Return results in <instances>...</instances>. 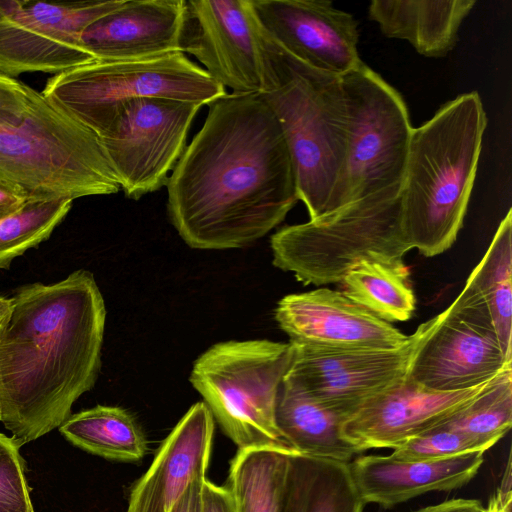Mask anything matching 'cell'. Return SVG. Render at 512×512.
Masks as SVG:
<instances>
[{"instance_id": "6da1fadb", "label": "cell", "mask_w": 512, "mask_h": 512, "mask_svg": "<svg viewBox=\"0 0 512 512\" xmlns=\"http://www.w3.org/2000/svg\"><path fill=\"white\" fill-rule=\"evenodd\" d=\"M166 184L169 219L191 248L248 246L278 226L299 201L281 126L257 94L227 93Z\"/></svg>"}, {"instance_id": "7a4b0ae2", "label": "cell", "mask_w": 512, "mask_h": 512, "mask_svg": "<svg viewBox=\"0 0 512 512\" xmlns=\"http://www.w3.org/2000/svg\"><path fill=\"white\" fill-rule=\"evenodd\" d=\"M10 299L0 330V421L22 446L59 428L94 387L106 308L84 269L22 286Z\"/></svg>"}, {"instance_id": "3957f363", "label": "cell", "mask_w": 512, "mask_h": 512, "mask_svg": "<svg viewBox=\"0 0 512 512\" xmlns=\"http://www.w3.org/2000/svg\"><path fill=\"white\" fill-rule=\"evenodd\" d=\"M487 116L476 91L446 102L413 128L400 188L401 228L410 249L445 252L462 228Z\"/></svg>"}, {"instance_id": "277c9868", "label": "cell", "mask_w": 512, "mask_h": 512, "mask_svg": "<svg viewBox=\"0 0 512 512\" xmlns=\"http://www.w3.org/2000/svg\"><path fill=\"white\" fill-rule=\"evenodd\" d=\"M0 180L37 199L121 190L99 137L38 91L21 124L0 126Z\"/></svg>"}, {"instance_id": "5b68a950", "label": "cell", "mask_w": 512, "mask_h": 512, "mask_svg": "<svg viewBox=\"0 0 512 512\" xmlns=\"http://www.w3.org/2000/svg\"><path fill=\"white\" fill-rule=\"evenodd\" d=\"M401 185L347 203L308 222L285 226L270 244L273 264L304 285L341 283L362 261L403 265Z\"/></svg>"}, {"instance_id": "8992f818", "label": "cell", "mask_w": 512, "mask_h": 512, "mask_svg": "<svg viewBox=\"0 0 512 512\" xmlns=\"http://www.w3.org/2000/svg\"><path fill=\"white\" fill-rule=\"evenodd\" d=\"M279 55L280 83L275 90L260 96L278 119L293 164L298 198L310 219H315L331 211L344 166L345 94L341 76Z\"/></svg>"}, {"instance_id": "52a82bcc", "label": "cell", "mask_w": 512, "mask_h": 512, "mask_svg": "<svg viewBox=\"0 0 512 512\" xmlns=\"http://www.w3.org/2000/svg\"><path fill=\"white\" fill-rule=\"evenodd\" d=\"M292 357L290 341L244 340L217 343L194 362L191 384L238 449H292L276 424L278 393Z\"/></svg>"}, {"instance_id": "ba28073f", "label": "cell", "mask_w": 512, "mask_h": 512, "mask_svg": "<svg viewBox=\"0 0 512 512\" xmlns=\"http://www.w3.org/2000/svg\"><path fill=\"white\" fill-rule=\"evenodd\" d=\"M42 94L98 137L127 102L161 97L209 105L227 94L183 52L128 61H98L55 74Z\"/></svg>"}, {"instance_id": "9c48e42d", "label": "cell", "mask_w": 512, "mask_h": 512, "mask_svg": "<svg viewBox=\"0 0 512 512\" xmlns=\"http://www.w3.org/2000/svg\"><path fill=\"white\" fill-rule=\"evenodd\" d=\"M341 81L347 146L331 211L401 185L413 130L402 96L363 61Z\"/></svg>"}, {"instance_id": "30bf717a", "label": "cell", "mask_w": 512, "mask_h": 512, "mask_svg": "<svg viewBox=\"0 0 512 512\" xmlns=\"http://www.w3.org/2000/svg\"><path fill=\"white\" fill-rule=\"evenodd\" d=\"M181 51L232 93L263 95L280 83L281 57L251 0H185Z\"/></svg>"}, {"instance_id": "8fae6325", "label": "cell", "mask_w": 512, "mask_h": 512, "mask_svg": "<svg viewBox=\"0 0 512 512\" xmlns=\"http://www.w3.org/2000/svg\"><path fill=\"white\" fill-rule=\"evenodd\" d=\"M421 323L395 348H343L291 342L293 357L284 379L298 385L345 419L362 403L404 380L411 364L441 320Z\"/></svg>"}, {"instance_id": "7c38bea8", "label": "cell", "mask_w": 512, "mask_h": 512, "mask_svg": "<svg viewBox=\"0 0 512 512\" xmlns=\"http://www.w3.org/2000/svg\"><path fill=\"white\" fill-rule=\"evenodd\" d=\"M201 107L146 97L131 100L118 110L99 139L127 198L138 200L167 184Z\"/></svg>"}, {"instance_id": "4fadbf2b", "label": "cell", "mask_w": 512, "mask_h": 512, "mask_svg": "<svg viewBox=\"0 0 512 512\" xmlns=\"http://www.w3.org/2000/svg\"><path fill=\"white\" fill-rule=\"evenodd\" d=\"M123 1L0 0V73L55 75L94 61L81 34Z\"/></svg>"}, {"instance_id": "5bb4252c", "label": "cell", "mask_w": 512, "mask_h": 512, "mask_svg": "<svg viewBox=\"0 0 512 512\" xmlns=\"http://www.w3.org/2000/svg\"><path fill=\"white\" fill-rule=\"evenodd\" d=\"M257 19L283 56L343 76L361 62L354 16L330 0H251Z\"/></svg>"}, {"instance_id": "9a60e30c", "label": "cell", "mask_w": 512, "mask_h": 512, "mask_svg": "<svg viewBox=\"0 0 512 512\" xmlns=\"http://www.w3.org/2000/svg\"><path fill=\"white\" fill-rule=\"evenodd\" d=\"M491 380L463 390L435 391L407 376L351 413L343 422V436L359 454L369 449H395L442 425L482 392Z\"/></svg>"}, {"instance_id": "2e32d148", "label": "cell", "mask_w": 512, "mask_h": 512, "mask_svg": "<svg viewBox=\"0 0 512 512\" xmlns=\"http://www.w3.org/2000/svg\"><path fill=\"white\" fill-rule=\"evenodd\" d=\"M441 315L411 364L410 379L431 390L456 391L483 384L512 366L492 329L451 306Z\"/></svg>"}, {"instance_id": "e0dca14e", "label": "cell", "mask_w": 512, "mask_h": 512, "mask_svg": "<svg viewBox=\"0 0 512 512\" xmlns=\"http://www.w3.org/2000/svg\"><path fill=\"white\" fill-rule=\"evenodd\" d=\"M274 317L291 342L343 348H395L409 338L343 292L319 288L289 294Z\"/></svg>"}, {"instance_id": "ac0fdd59", "label": "cell", "mask_w": 512, "mask_h": 512, "mask_svg": "<svg viewBox=\"0 0 512 512\" xmlns=\"http://www.w3.org/2000/svg\"><path fill=\"white\" fill-rule=\"evenodd\" d=\"M185 0H124L89 24L84 49L98 61L141 60L181 51Z\"/></svg>"}, {"instance_id": "d6986e66", "label": "cell", "mask_w": 512, "mask_h": 512, "mask_svg": "<svg viewBox=\"0 0 512 512\" xmlns=\"http://www.w3.org/2000/svg\"><path fill=\"white\" fill-rule=\"evenodd\" d=\"M214 418L204 402L191 406L132 486L125 512H167L189 482L206 475Z\"/></svg>"}, {"instance_id": "ffe728a7", "label": "cell", "mask_w": 512, "mask_h": 512, "mask_svg": "<svg viewBox=\"0 0 512 512\" xmlns=\"http://www.w3.org/2000/svg\"><path fill=\"white\" fill-rule=\"evenodd\" d=\"M485 452L429 461H401L390 455L358 456L348 463L365 504L390 508L435 491L467 485L478 473Z\"/></svg>"}, {"instance_id": "44dd1931", "label": "cell", "mask_w": 512, "mask_h": 512, "mask_svg": "<svg viewBox=\"0 0 512 512\" xmlns=\"http://www.w3.org/2000/svg\"><path fill=\"white\" fill-rule=\"evenodd\" d=\"M451 308L492 329L512 358V212L501 220L484 256Z\"/></svg>"}, {"instance_id": "7402d4cb", "label": "cell", "mask_w": 512, "mask_h": 512, "mask_svg": "<svg viewBox=\"0 0 512 512\" xmlns=\"http://www.w3.org/2000/svg\"><path fill=\"white\" fill-rule=\"evenodd\" d=\"M475 0H373L368 17L388 38L408 41L422 56L440 58L453 50Z\"/></svg>"}, {"instance_id": "603a6c76", "label": "cell", "mask_w": 512, "mask_h": 512, "mask_svg": "<svg viewBox=\"0 0 512 512\" xmlns=\"http://www.w3.org/2000/svg\"><path fill=\"white\" fill-rule=\"evenodd\" d=\"M345 417L327 408L304 389L283 379L276 405V424L297 453L350 463L357 449L342 433Z\"/></svg>"}, {"instance_id": "cb8c5ba5", "label": "cell", "mask_w": 512, "mask_h": 512, "mask_svg": "<svg viewBox=\"0 0 512 512\" xmlns=\"http://www.w3.org/2000/svg\"><path fill=\"white\" fill-rule=\"evenodd\" d=\"M295 453L275 446L238 449L225 486L235 511L285 512L290 456Z\"/></svg>"}, {"instance_id": "d4e9b609", "label": "cell", "mask_w": 512, "mask_h": 512, "mask_svg": "<svg viewBox=\"0 0 512 512\" xmlns=\"http://www.w3.org/2000/svg\"><path fill=\"white\" fill-rule=\"evenodd\" d=\"M348 463L290 456L285 512H363Z\"/></svg>"}, {"instance_id": "484cf974", "label": "cell", "mask_w": 512, "mask_h": 512, "mask_svg": "<svg viewBox=\"0 0 512 512\" xmlns=\"http://www.w3.org/2000/svg\"><path fill=\"white\" fill-rule=\"evenodd\" d=\"M59 430L75 446L111 460L135 462L147 451L139 424L116 406L97 405L71 414Z\"/></svg>"}, {"instance_id": "4316f807", "label": "cell", "mask_w": 512, "mask_h": 512, "mask_svg": "<svg viewBox=\"0 0 512 512\" xmlns=\"http://www.w3.org/2000/svg\"><path fill=\"white\" fill-rule=\"evenodd\" d=\"M341 283L346 297L388 323L407 321L415 311L416 298L405 264L362 261Z\"/></svg>"}, {"instance_id": "83f0119b", "label": "cell", "mask_w": 512, "mask_h": 512, "mask_svg": "<svg viewBox=\"0 0 512 512\" xmlns=\"http://www.w3.org/2000/svg\"><path fill=\"white\" fill-rule=\"evenodd\" d=\"M512 424V366L495 376L471 402L442 425L493 447Z\"/></svg>"}, {"instance_id": "f1b7e54d", "label": "cell", "mask_w": 512, "mask_h": 512, "mask_svg": "<svg viewBox=\"0 0 512 512\" xmlns=\"http://www.w3.org/2000/svg\"><path fill=\"white\" fill-rule=\"evenodd\" d=\"M70 199L28 202L17 213L0 220V269L27 250L47 240L72 207Z\"/></svg>"}, {"instance_id": "f546056e", "label": "cell", "mask_w": 512, "mask_h": 512, "mask_svg": "<svg viewBox=\"0 0 512 512\" xmlns=\"http://www.w3.org/2000/svg\"><path fill=\"white\" fill-rule=\"evenodd\" d=\"M474 452L486 451L468 436L440 425L404 442L390 456L401 461H429Z\"/></svg>"}, {"instance_id": "4dcf8cb0", "label": "cell", "mask_w": 512, "mask_h": 512, "mask_svg": "<svg viewBox=\"0 0 512 512\" xmlns=\"http://www.w3.org/2000/svg\"><path fill=\"white\" fill-rule=\"evenodd\" d=\"M19 448L0 433V512H35Z\"/></svg>"}, {"instance_id": "1f68e13d", "label": "cell", "mask_w": 512, "mask_h": 512, "mask_svg": "<svg viewBox=\"0 0 512 512\" xmlns=\"http://www.w3.org/2000/svg\"><path fill=\"white\" fill-rule=\"evenodd\" d=\"M37 91L0 73V126H17L27 116Z\"/></svg>"}, {"instance_id": "d6a6232c", "label": "cell", "mask_w": 512, "mask_h": 512, "mask_svg": "<svg viewBox=\"0 0 512 512\" xmlns=\"http://www.w3.org/2000/svg\"><path fill=\"white\" fill-rule=\"evenodd\" d=\"M206 475L195 476L167 512H203V485Z\"/></svg>"}, {"instance_id": "836d02e7", "label": "cell", "mask_w": 512, "mask_h": 512, "mask_svg": "<svg viewBox=\"0 0 512 512\" xmlns=\"http://www.w3.org/2000/svg\"><path fill=\"white\" fill-rule=\"evenodd\" d=\"M32 200L41 199L31 196L19 186L0 180V220L17 213Z\"/></svg>"}, {"instance_id": "e575fe53", "label": "cell", "mask_w": 512, "mask_h": 512, "mask_svg": "<svg viewBox=\"0 0 512 512\" xmlns=\"http://www.w3.org/2000/svg\"><path fill=\"white\" fill-rule=\"evenodd\" d=\"M203 512H236L227 488L207 478L203 485Z\"/></svg>"}, {"instance_id": "d590c367", "label": "cell", "mask_w": 512, "mask_h": 512, "mask_svg": "<svg viewBox=\"0 0 512 512\" xmlns=\"http://www.w3.org/2000/svg\"><path fill=\"white\" fill-rule=\"evenodd\" d=\"M512 485H511V457L509 455L506 469L500 485L491 496L486 512L512 511Z\"/></svg>"}, {"instance_id": "8d00e7d4", "label": "cell", "mask_w": 512, "mask_h": 512, "mask_svg": "<svg viewBox=\"0 0 512 512\" xmlns=\"http://www.w3.org/2000/svg\"><path fill=\"white\" fill-rule=\"evenodd\" d=\"M413 512H486V510L477 499L453 498Z\"/></svg>"}, {"instance_id": "74e56055", "label": "cell", "mask_w": 512, "mask_h": 512, "mask_svg": "<svg viewBox=\"0 0 512 512\" xmlns=\"http://www.w3.org/2000/svg\"><path fill=\"white\" fill-rule=\"evenodd\" d=\"M11 308V299L0 295V330L4 327V325L7 322L11 312Z\"/></svg>"}]
</instances>
